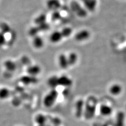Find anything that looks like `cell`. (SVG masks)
Here are the masks:
<instances>
[{"label": "cell", "instance_id": "21", "mask_svg": "<svg viewBox=\"0 0 126 126\" xmlns=\"http://www.w3.org/2000/svg\"><path fill=\"white\" fill-rule=\"evenodd\" d=\"M63 35V36L64 38H67L70 36L73 33V30L71 27H66L65 28L63 29L61 31Z\"/></svg>", "mask_w": 126, "mask_h": 126}, {"label": "cell", "instance_id": "14", "mask_svg": "<svg viewBox=\"0 0 126 126\" xmlns=\"http://www.w3.org/2000/svg\"><path fill=\"white\" fill-rule=\"evenodd\" d=\"M100 111L101 115L103 116H109L112 113V108L107 105H102L100 108Z\"/></svg>", "mask_w": 126, "mask_h": 126}, {"label": "cell", "instance_id": "4", "mask_svg": "<svg viewBox=\"0 0 126 126\" xmlns=\"http://www.w3.org/2000/svg\"><path fill=\"white\" fill-rule=\"evenodd\" d=\"M63 38H64V37L63 36L61 31H56L53 32L49 36L50 41L52 43H54V44L60 43Z\"/></svg>", "mask_w": 126, "mask_h": 126}, {"label": "cell", "instance_id": "20", "mask_svg": "<svg viewBox=\"0 0 126 126\" xmlns=\"http://www.w3.org/2000/svg\"><path fill=\"white\" fill-rule=\"evenodd\" d=\"M35 121L38 125H45L46 122V118L44 115L39 114L35 118Z\"/></svg>", "mask_w": 126, "mask_h": 126}, {"label": "cell", "instance_id": "17", "mask_svg": "<svg viewBox=\"0 0 126 126\" xmlns=\"http://www.w3.org/2000/svg\"><path fill=\"white\" fill-rule=\"evenodd\" d=\"M122 90V88L119 85L115 84L112 85L110 88L109 91L113 95H118L119 94Z\"/></svg>", "mask_w": 126, "mask_h": 126}, {"label": "cell", "instance_id": "23", "mask_svg": "<svg viewBox=\"0 0 126 126\" xmlns=\"http://www.w3.org/2000/svg\"><path fill=\"white\" fill-rule=\"evenodd\" d=\"M124 115L123 112H120L117 115V126H124Z\"/></svg>", "mask_w": 126, "mask_h": 126}, {"label": "cell", "instance_id": "16", "mask_svg": "<svg viewBox=\"0 0 126 126\" xmlns=\"http://www.w3.org/2000/svg\"><path fill=\"white\" fill-rule=\"evenodd\" d=\"M35 24L36 26L40 25L46 23V16L44 14H42L38 15L37 17L35 18L34 20Z\"/></svg>", "mask_w": 126, "mask_h": 126}, {"label": "cell", "instance_id": "10", "mask_svg": "<svg viewBox=\"0 0 126 126\" xmlns=\"http://www.w3.org/2000/svg\"><path fill=\"white\" fill-rule=\"evenodd\" d=\"M58 84L63 86H69L72 84V81L66 76H62L58 78Z\"/></svg>", "mask_w": 126, "mask_h": 126}, {"label": "cell", "instance_id": "9", "mask_svg": "<svg viewBox=\"0 0 126 126\" xmlns=\"http://www.w3.org/2000/svg\"><path fill=\"white\" fill-rule=\"evenodd\" d=\"M88 36L89 33L86 30H82L78 32L76 34L75 36V39L77 41L80 42L88 38Z\"/></svg>", "mask_w": 126, "mask_h": 126}, {"label": "cell", "instance_id": "24", "mask_svg": "<svg viewBox=\"0 0 126 126\" xmlns=\"http://www.w3.org/2000/svg\"><path fill=\"white\" fill-rule=\"evenodd\" d=\"M61 17H62V15L60 11H56L53 12L52 16H51V18H52V21H53L54 22L58 21L61 18Z\"/></svg>", "mask_w": 126, "mask_h": 126}, {"label": "cell", "instance_id": "19", "mask_svg": "<svg viewBox=\"0 0 126 126\" xmlns=\"http://www.w3.org/2000/svg\"><path fill=\"white\" fill-rule=\"evenodd\" d=\"M48 85L51 88H54L58 85V78L56 76H53L50 77L48 81Z\"/></svg>", "mask_w": 126, "mask_h": 126}, {"label": "cell", "instance_id": "6", "mask_svg": "<svg viewBox=\"0 0 126 126\" xmlns=\"http://www.w3.org/2000/svg\"><path fill=\"white\" fill-rule=\"evenodd\" d=\"M95 103H94L93 105H90L89 101L87 102V103L86 104L85 111V116L87 119H90V118L93 117L94 112H95Z\"/></svg>", "mask_w": 126, "mask_h": 126}, {"label": "cell", "instance_id": "7", "mask_svg": "<svg viewBox=\"0 0 126 126\" xmlns=\"http://www.w3.org/2000/svg\"><path fill=\"white\" fill-rule=\"evenodd\" d=\"M41 71V68L38 65H31L27 68V72L29 75L34 77L40 73Z\"/></svg>", "mask_w": 126, "mask_h": 126}, {"label": "cell", "instance_id": "27", "mask_svg": "<svg viewBox=\"0 0 126 126\" xmlns=\"http://www.w3.org/2000/svg\"><path fill=\"white\" fill-rule=\"evenodd\" d=\"M37 126H45V125H38Z\"/></svg>", "mask_w": 126, "mask_h": 126}, {"label": "cell", "instance_id": "18", "mask_svg": "<svg viewBox=\"0 0 126 126\" xmlns=\"http://www.w3.org/2000/svg\"><path fill=\"white\" fill-rule=\"evenodd\" d=\"M0 31L5 35L6 34H8L11 32V27L7 23H2L0 25Z\"/></svg>", "mask_w": 126, "mask_h": 126}, {"label": "cell", "instance_id": "3", "mask_svg": "<svg viewBox=\"0 0 126 126\" xmlns=\"http://www.w3.org/2000/svg\"><path fill=\"white\" fill-rule=\"evenodd\" d=\"M70 6L71 10H72L78 16H84L85 15V13L84 12V11L77 2H71Z\"/></svg>", "mask_w": 126, "mask_h": 126}, {"label": "cell", "instance_id": "11", "mask_svg": "<svg viewBox=\"0 0 126 126\" xmlns=\"http://www.w3.org/2000/svg\"><path fill=\"white\" fill-rule=\"evenodd\" d=\"M21 81L25 85H30L31 84H34L37 82V79L34 76L30 75L23 76L21 79Z\"/></svg>", "mask_w": 126, "mask_h": 126}, {"label": "cell", "instance_id": "25", "mask_svg": "<svg viewBox=\"0 0 126 126\" xmlns=\"http://www.w3.org/2000/svg\"><path fill=\"white\" fill-rule=\"evenodd\" d=\"M39 30H38V29L37 28V27H32L31 29H30V30H29V35L30 36H32V37H35L37 35V34L39 32Z\"/></svg>", "mask_w": 126, "mask_h": 126}, {"label": "cell", "instance_id": "5", "mask_svg": "<svg viewBox=\"0 0 126 126\" xmlns=\"http://www.w3.org/2000/svg\"><path fill=\"white\" fill-rule=\"evenodd\" d=\"M58 64L62 69H67L69 66L67 56L64 54H61L58 57Z\"/></svg>", "mask_w": 126, "mask_h": 126}, {"label": "cell", "instance_id": "15", "mask_svg": "<svg viewBox=\"0 0 126 126\" xmlns=\"http://www.w3.org/2000/svg\"><path fill=\"white\" fill-rule=\"evenodd\" d=\"M69 66H72L76 63L78 60V56L76 53L74 52H71L67 56Z\"/></svg>", "mask_w": 126, "mask_h": 126}, {"label": "cell", "instance_id": "13", "mask_svg": "<svg viewBox=\"0 0 126 126\" xmlns=\"http://www.w3.org/2000/svg\"><path fill=\"white\" fill-rule=\"evenodd\" d=\"M84 102L83 100L80 99L79 100L76 105V116L77 117H79L81 116L82 110H83V106Z\"/></svg>", "mask_w": 126, "mask_h": 126}, {"label": "cell", "instance_id": "26", "mask_svg": "<svg viewBox=\"0 0 126 126\" xmlns=\"http://www.w3.org/2000/svg\"><path fill=\"white\" fill-rule=\"evenodd\" d=\"M6 43V39L5 36V34L0 31V47L4 46Z\"/></svg>", "mask_w": 126, "mask_h": 126}, {"label": "cell", "instance_id": "1", "mask_svg": "<svg viewBox=\"0 0 126 126\" xmlns=\"http://www.w3.org/2000/svg\"><path fill=\"white\" fill-rule=\"evenodd\" d=\"M58 96V93L56 90L53 89L45 96L44 99V104L47 107L53 106Z\"/></svg>", "mask_w": 126, "mask_h": 126}, {"label": "cell", "instance_id": "2", "mask_svg": "<svg viewBox=\"0 0 126 126\" xmlns=\"http://www.w3.org/2000/svg\"><path fill=\"white\" fill-rule=\"evenodd\" d=\"M46 6L48 10L53 12L58 11L62 7V3L60 0H47Z\"/></svg>", "mask_w": 126, "mask_h": 126}, {"label": "cell", "instance_id": "8", "mask_svg": "<svg viewBox=\"0 0 126 126\" xmlns=\"http://www.w3.org/2000/svg\"><path fill=\"white\" fill-rule=\"evenodd\" d=\"M32 44L35 48L37 49H40L42 48L44 45V39L41 36L37 35V36L33 38Z\"/></svg>", "mask_w": 126, "mask_h": 126}, {"label": "cell", "instance_id": "12", "mask_svg": "<svg viewBox=\"0 0 126 126\" xmlns=\"http://www.w3.org/2000/svg\"><path fill=\"white\" fill-rule=\"evenodd\" d=\"M4 67L7 70L9 71V72H13L16 69V63L12 60H7L5 62Z\"/></svg>", "mask_w": 126, "mask_h": 126}, {"label": "cell", "instance_id": "22", "mask_svg": "<svg viewBox=\"0 0 126 126\" xmlns=\"http://www.w3.org/2000/svg\"><path fill=\"white\" fill-rule=\"evenodd\" d=\"M10 95V91L6 88L0 89V99H6Z\"/></svg>", "mask_w": 126, "mask_h": 126}]
</instances>
